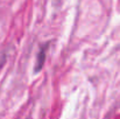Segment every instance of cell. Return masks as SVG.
<instances>
[{
    "instance_id": "obj_1",
    "label": "cell",
    "mask_w": 120,
    "mask_h": 119,
    "mask_svg": "<svg viewBox=\"0 0 120 119\" xmlns=\"http://www.w3.org/2000/svg\"><path fill=\"white\" fill-rule=\"evenodd\" d=\"M47 50H48V44H44L42 48L40 49L39 54H38V57H36V64H35V69L34 71L38 74L41 69L43 68L44 65V62H45V57H47Z\"/></svg>"
}]
</instances>
